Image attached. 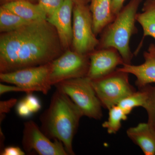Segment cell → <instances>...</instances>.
<instances>
[{"label":"cell","instance_id":"14","mask_svg":"<svg viewBox=\"0 0 155 155\" xmlns=\"http://www.w3.org/2000/svg\"><path fill=\"white\" fill-rule=\"evenodd\" d=\"M112 0H91L90 8L93 22V30L96 36L114 21Z\"/></svg>","mask_w":155,"mask_h":155},{"label":"cell","instance_id":"12","mask_svg":"<svg viewBox=\"0 0 155 155\" xmlns=\"http://www.w3.org/2000/svg\"><path fill=\"white\" fill-rule=\"evenodd\" d=\"M144 62L139 65L124 64L117 69L135 76V84L138 88L155 84V45L151 43L143 54Z\"/></svg>","mask_w":155,"mask_h":155},{"label":"cell","instance_id":"19","mask_svg":"<svg viewBox=\"0 0 155 155\" xmlns=\"http://www.w3.org/2000/svg\"><path fill=\"white\" fill-rule=\"evenodd\" d=\"M146 100V93L142 88L136 91L121 100L117 105L120 107L128 115L136 107H143Z\"/></svg>","mask_w":155,"mask_h":155},{"label":"cell","instance_id":"13","mask_svg":"<svg viewBox=\"0 0 155 155\" xmlns=\"http://www.w3.org/2000/svg\"><path fill=\"white\" fill-rule=\"evenodd\" d=\"M128 138L138 146L145 155H155V129L148 123H140L126 131Z\"/></svg>","mask_w":155,"mask_h":155},{"label":"cell","instance_id":"25","mask_svg":"<svg viewBox=\"0 0 155 155\" xmlns=\"http://www.w3.org/2000/svg\"><path fill=\"white\" fill-rule=\"evenodd\" d=\"M10 92H25L26 94L33 93L30 90L28 89L23 88L17 86V85H8L5 84H0V94L2 95L6 93Z\"/></svg>","mask_w":155,"mask_h":155},{"label":"cell","instance_id":"24","mask_svg":"<svg viewBox=\"0 0 155 155\" xmlns=\"http://www.w3.org/2000/svg\"><path fill=\"white\" fill-rule=\"evenodd\" d=\"M17 112L18 115L22 118H27L32 114L24 99L17 104Z\"/></svg>","mask_w":155,"mask_h":155},{"label":"cell","instance_id":"21","mask_svg":"<svg viewBox=\"0 0 155 155\" xmlns=\"http://www.w3.org/2000/svg\"><path fill=\"white\" fill-rule=\"evenodd\" d=\"M64 0H38V3L45 11L48 16L61 7Z\"/></svg>","mask_w":155,"mask_h":155},{"label":"cell","instance_id":"11","mask_svg":"<svg viewBox=\"0 0 155 155\" xmlns=\"http://www.w3.org/2000/svg\"><path fill=\"white\" fill-rule=\"evenodd\" d=\"M74 3L72 0H64L61 7L46 20L55 28L63 48H69L73 38L72 17Z\"/></svg>","mask_w":155,"mask_h":155},{"label":"cell","instance_id":"20","mask_svg":"<svg viewBox=\"0 0 155 155\" xmlns=\"http://www.w3.org/2000/svg\"><path fill=\"white\" fill-rule=\"evenodd\" d=\"M140 88H143L146 93V100L143 108L147 114V123L155 129V85L147 84Z\"/></svg>","mask_w":155,"mask_h":155},{"label":"cell","instance_id":"16","mask_svg":"<svg viewBox=\"0 0 155 155\" xmlns=\"http://www.w3.org/2000/svg\"><path fill=\"white\" fill-rule=\"evenodd\" d=\"M136 21L141 25L143 35L138 47L134 53L135 56L140 51L146 37H151L155 40V0H146L142 12L137 14Z\"/></svg>","mask_w":155,"mask_h":155},{"label":"cell","instance_id":"2","mask_svg":"<svg viewBox=\"0 0 155 155\" xmlns=\"http://www.w3.org/2000/svg\"><path fill=\"white\" fill-rule=\"evenodd\" d=\"M83 116L69 97L56 88L48 108L40 118L41 129L51 139L61 141L69 155H74L72 141Z\"/></svg>","mask_w":155,"mask_h":155},{"label":"cell","instance_id":"18","mask_svg":"<svg viewBox=\"0 0 155 155\" xmlns=\"http://www.w3.org/2000/svg\"><path fill=\"white\" fill-rule=\"evenodd\" d=\"M109 111L107 121H105L102 125L107 129L109 134H116L122 126V121L127 120V115L117 105L113 106Z\"/></svg>","mask_w":155,"mask_h":155},{"label":"cell","instance_id":"29","mask_svg":"<svg viewBox=\"0 0 155 155\" xmlns=\"http://www.w3.org/2000/svg\"><path fill=\"white\" fill-rule=\"evenodd\" d=\"M74 4H86V0H72Z\"/></svg>","mask_w":155,"mask_h":155},{"label":"cell","instance_id":"4","mask_svg":"<svg viewBox=\"0 0 155 155\" xmlns=\"http://www.w3.org/2000/svg\"><path fill=\"white\" fill-rule=\"evenodd\" d=\"M55 86L69 97L83 116L96 120L102 118V106L87 76L64 81Z\"/></svg>","mask_w":155,"mask_h":155},{"label":"cell","instance_id":"22","mask_svg":"<svg viewBox=\"0 0 155 155\" xmlns=\"http://www.w3.org/2000/svg\"><path fill=\"white\" fill-rule=\"evenodd\" d=\"M24 99L32 114L37 113L41 109V103L39 99L32 94V93L27 94Z\"/></svg>","mask_w":155,"mask_h":155},{"label":"cell","instance_id":"6","mask_svg":"<svg viewBox=\"0 0 155 155\" xmlns=\"http://www.w3.org/2000/svg\"><path fill=\"white\" fill-rule=\"evenodd\" d=\"M73 51L89 55L97 49L99 39L93 30V22L90 7L86 4H74L72 16Z\"/></svg>","mask_w":155,"mask_h":155},{"label":"cell","instance_id":"8","mask_svg":"<svg viewBox=\"0 0 155 155\" xmlns=\"http://www.w3.org/2000/svg\"><path fill=\"white\" fill-rule=\"evenodd\" d=\"M89 64L88 55L68 50L51 63V84L55 86L64 81L86 76Z\"/></svg>","mask_w":155,"mask_h":155},{"label":"cell","instance_id":"10","mask_svg":"<svg viewBox=\"0 0 155 155\" xmlns=\"http://www.w3.org/2000/svg\"><path fill=\"white\" fill-rule=\"evenodd\" d=\"M88 55L89 67L86 76L91 80L104 77L124 64L121 55L114 48L97 49Z\"/></svg>","mask_w":155,"mask_h":155},{"label":"cell","instance_id":"9","mask_svg":"<svg viewBox=\"0 0 155 155\" xmlns=\"http://www.w3.org/2000/svg\"><path fill=\"white\" fill-rule=\"evenodd\" d=\"M22 143L25 152L33 151L40 155H69L61 141H51L37 124L31 120L24 123Z\"/></svg>","mask_w":155,"mask_h":155},{"label":"cell","instance_id":"28","mask_svg":"<svg viewBox=\"0 0 155 155\" xmlns=\"http://www.w3.org/2000/svg\"><path fill=\"white\" fill-rule=\"evenodd\" d=\"M1 1H2L4 3V4H5V3H7L11 2H15V1H27L31 2H34L35 0H1Z\"/></svg>","mask_w":155,"mask_h":155},{"label":"cell","instance_id":"23","mask_svg":"<svg viewBox=\"0 0 155 155\" xmlns=\"http://www.w3.org/2000/svg\"><path fill=\"white\" fill-rule=\"evenodd\" d=\"M17 102L16 99H11L6 101H2L0 102V115H1V122L4 119L5 114L8 113L11 108Z\"/></svg>","mask_w":155,"mask_h":155},{"label":"cell","instance_id":"15","mask_svg":"<svg viewBox=\"0 0 155 155\" xmlns=\"http://www.w3.org/2000/svg\"><path fill=\"white\" fill-rule=\"evenodd\" d=\"M3 7L26 21L33 22L46 20L47 14L38 4L27 1H18L3 4Z\"/></svg>","mask_w":155,"mask_h":155},{"label":"cell","instance_id":"5","mask_svg":"<svg viewBox=\"0 0 155 155\" xmlns=\"http://www.w3.org/2000/svg\"><path fill=\"white\" fill-rule=\"evenodd\" d=\"M91 81L103 107L108 110L136 91L129 82V74L117 69Z\"/></svg>","mask_w":155,"mask_h":155},{"label":"cell","instance_id":"7","mask_svg":"<svg viewBox=\"0 0 155 155\" xmlns=\"http://www.w3.org/2000/svg\"><path fill=\"white\" fill-rule=\"evenodd\" d=\"M51 63L1 73L0 80L2 82L28 89L32 92H40L47 95L52 86L50 79Z\"/></svg>","mask_w":155,"mask_h":155},{"label":"cell","instance_id":"17","mask_svg":"<svg viewBox=\"0 0 155 155\" xmlns=\"http://www.w3.org/2000/svg\"><path fill=\"white\" fill-rule=\"evenodd\" d=\"M30 22L2 6L0 8V31L2 33L17 30Z\"/></svg>","mask_w":155,"mask_h":155},{"label":"cell","instance_id":"1","mask_svg":"<svg viewBox=\"0 0 155 155\" xmlns=\"http://www.w3.org/2000/svg\"><path fill=\"white\" fill-rule=\"evenodd\" d=\"M61 47L55 28L46 19L3 33L0 37V72L51 63L61 55Z\"/></svg>","mask_w":155,"mask_h":155},{"label":"cell","instance_id":"27","mask_svg":"<svg viewBox=\"0 0 155 155\" xmlns=\"http://www.w3.org/2000/svg\"><path fill=\"white\" fill-rule=\"evenodd\" d=\"M125 1V0H112V12L115 17L124 7L123 5Z\"/></svg>","mask_w":155,"mask_h":155},{"label":"cell","instance_id":"3","mask_svg":"<svg viewBox=\"0 0 155 155\" xmlns=\"http://www.w3.org/2000/svg\"><path fill=\"white\" fill-rule=\"evenodd\" d=\"M142 0H130L116 15L114 21L101 33L97 49L112 48L118 51L124 64H131L134 54L130 43L132 35L138 32L136 26V15Z\"/></svg>","mask_w":155,"mask_h":155},{"label":"cell","instance_id":"26","mask_svg":"<svg viewBox=\"0 0 155 155\" xmlns=\"http://www.w3.org/2000/svg\"><path fill=\"white\" fill-rule=\"evenodd\" d=\"M25 152L18 147L11 146L5 148L1 152V155H24Z\"/></svg>","mask_w":155,"mask_h":155}]
</instances>
